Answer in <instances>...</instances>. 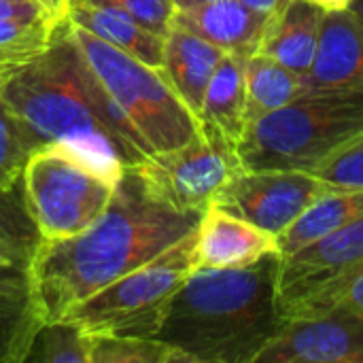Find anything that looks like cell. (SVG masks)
<instances>
[{"mask_svg":"<svg viewBox=\"0 0 363 363\" xmlns=\"http://www.w3.org/2000/svg\"><path fill=\"white\" fill-rule=\"evenodd\" d=\"M68 28L87 68L147 157L172 151L200 132L198 117L177 96L162 68L143 64L70 21Z\"/></svg>","mask_w":363,"mask_h":363,"instance_id":"5b68a950","label":"cell"},{"mask_svg":"<svg viewBox=\"0 0 363 363\" xmlns=\"http://www.w3.org/2000/svg\"><path fill=\"white\" fill-rule=\"evenodd\" d=\"M338 308H347V311L363 317V272L349 285V289L342 296Z\"/></svg>","mask_w":363,"mask_h":363,"instance_id":"f546056e","label":"cell"},{"mask_svg":"<svg viewBox=\"0 0 363 363\" xmlns=\"http://www.w3.org/2000/svg\"><path fill=\"white\" fill-rule=\"evenodd\" d=\"M223 55V49L177 23H172L164 38L162 70L177 96L196 117H200L208 83Z\"/></svg>","mask_w":363,"mask_h":363,"instance_id":"2e32d148","label":"cell"},{"mask_svg":"<svg viewBox=\"0 0 363 363\" xmlns=\"http://www.w3.org/2000/svg\"><path fill=\"white\" fill-rule=\"evenodd\" d=\"M363 219V189H330L319 196L281 236V253L289 255L319 238Z\"/></svg>","mask_w":363,"mask_h":363,"instance_id":"d6986e66","label":"cell"},{"mask_svg":"<svg viewBox=\"0 0 363 363\" xmlns=\"http://www.w3.org/2000/svg\"><path fill=\"white\" fill-rule=\"evenodd\" d=\"M194 238L196 232L70 306L62 319L77 323L89 336L155 338L174 294L196 270Z\"/></svg>","mask_w":363,"mask_h":363,"instance_id":"8992f818","label":"cell"},{"mask_svg":"<svg viewBox=\"0 0 363 363\" xmlns=\"http://www.w3.org/2000/svg\"><path fill=\"white\" fill-rule=\"evenodd\" d=\"M274 255H283L277 234L217 204L202 213L194 238L196 270L249 268Z\"/></svg>","mask_w":363,"mask_h":363,"instance_id":"7c38bea8","label":"cell"},{"mask_svg":"<svg viewBox=\"0 0 363 363\" xmlns=\"http://www.w3.org/2000/svg\"><path fill=\"white\" fill-rule=\"evenodd\" d=\"M32 4H36L49 19L62 23L68 19V11H70V0H28Z\"/></svg>","mask_w":363,"mask_h":363,"instance_id":"4dcf8cb0","label":"cell"},{"mask_svg":"<svg viewBox=\"0 0 363 363\" xmlns=\"http://www.w3.org/2000/svg\"><path fill=\"white\" fill-rule=\"evenodd\" d=\"M172 2H174V6H177V11H179V9H185V6L194 4L196 0H172Z\"/></svg>","mask_w":363,"mask_h":363,"instance_id":"e575fe53","label":"cell"},{"mask_svg":"<svg viewBox=\"0 0 363 363\" xmlns=\"http://www.w3.org/2000/svg\"><path fill=\"white\" fill-rule=\"evenodd\" d=\"M363 272V219L304 249L283 255L277 298L285 321L338 308L349 285Z\"/></svg>","mask_w":363,"mask_h":363,"instance_id":"ba28073f","label":"cell"},{"mask_svg":"<svg viewBox=\"0 0 363 363\" xmlns=\"http://www.w3.org/2000/svg\"><path fill=\"white\" fill-rule=\"evenodd\" d=\"M28 211L43 240L85 232L111 204L119 181L64 143L32 151L21 172Z\"/></svg>","mask_w":363,"mask_h":363,"instance_id":"52a82bcc","label":"cell"},{"mask_svg":"<svg viewBox=\"0 0 363 363\" xmlns=\"http://www.w3.org/2000/svg\"><path fill=\"white\" fill-rule=\"evenodd\" d=\"M255 363H363V317L334 308L289 319Z\"/></svg>","mask_w":363,"mask_h":363,"instance_id":"8fae6325","label":"cell"},{"mask_svg":"<svg viewBox=\"0 0 363 363\" xmlns=\"http://www.w3.org/2000/svg\"><path fill=\"white\" fill-rule=\"evenodd\" d=\"M349 11H351V13H353V15H355V17H357V19L363 23V0H355V2L349 6Z\"/></svg>","mask_w":363,"mask_h":363,"instance_id":"836d02e7","label":"cell"},{"mask_svg":"<svg viewBox=\"0 0 363 363\" xmlns=\"http://www.w3.org/2000/svg\"><path fill=\"white\" fill-rule=\"evenodd\" d=\"M0 96L38 147L64 143L119 181L125 166L147 155L87 68L68 19L53 43L26 68L0 83Z\"/></svg>","mask_w":363,"mask_h":363,"instance_id":"7a4b0ae2","label":"cell"},{"mask_svg":"<svg viewBox=\"0 0 363 363\" xmlns=\"http://www.w3.org/2000/svg\"><path fill=\"white\" fill-rule=\"evenodd\" d=\"M36 145L0 96V187H13L21 181L23 166Z\"/></svg>","mask_w":363,"mask_h":363,"instance_id":"484cf974","label":"cell"},{"mask_svg":"<svg viewBox=\"0 0 363 363\" xmlns=\"http://www.w3.org/2000/svg\"><path fill=\"white\" fill-rule=\"evenodd\" d=\"M245 89L249 123L300 98L306 91V79L264 53H253L245 60Z\"/></svg>","mask_w":363,"mask_h":363,"instance_id":"ffe728a7","label":"cell"},{"mask_svg":"<svg viewBox=\"0 0 363 363\" xmlns=\"http://www.w3.org/2000/svg\"><path fill=\"white\" fill-rule=\"evenodd\" d=\"M89 363H187V359L155 338L91 336Z\"/></svg>","mask_w":363,"mask_h":363,"instance_id":"cb8c5ba5","label":"cell"},{"mask_svg":"<svg viewBox=\"0 0 363 363\" xmlns=\"http://www.w3.org/2000/svg\"><path fill=\"white\" fill-rule=\"evenodd\" d=\"M308 89H363V23L347 11H328Z\"/></svg>","mask_w":363,"mask_h":363,"instance_id":"5bb4252c","label":"cell"},{"mask_svg":"<svg viewBox=\"0 0 363 363\" xmlns=\"http://www.w3.org/2000/svg\"><path fill=\"white\" fill-rule=\"evenodd\" d=\"M91 336L68 319L45 321L30 345L26 363H89Z\"/></svg>","mask_w":363,"mask_h":363,"instance_id":"603a6c76","label":"cell"},{"mask_svg":"<svg viewBox=\"0 0 363 363\" xmlns=\"http://www.w3.org/2000/svg\"><path fill=\"white\" fill-rule=\"evenodd\" d=\"M325 191L330 189L306 170H242L213 204L281 236Z\"/></svg>","mask_w":363,"mask_h":363,"instance_id":"30bf717a","label":"cell"},{"mask_svg":"<svg viewBox=\"0 0 363 363\" xmlns=\"http://www.w3.org/2000/svg\"><path fill=\"white\" fill-rule=\"evenodd\" d=\"M57 26L45 15L0 19V83L34 62L53 43Z\"/></svg>","mask_w":363,"mask_h":363,"instance_id":"44dd1931","label":"cell"},{"mask_svg":"<svg viewBox=\"0 0 363 363\" xmlns=\"http://www.w3.org/2000/svg\"><path fill=\"white\" fill-rule=\"evenodd\" d=\"M70 2H72V0H70Z\"/></svg>","mask_w":363,"mask_h":363,"instance_id":"d590c367","label":"cell"},{"mask_svg":"<svg viewBox=\"0 0 363 363\" xmlns=\"http://www.w3.org/2000/svg\"><path fill=\"white\" fill-rule=\"evenodd\" d=\"M198 213L160 200L136 166H125L106 211L81 234L40 240L30 264V294L43 321L94 296L196 232Z\"/></svg>","mask_w":363,"mask_h":363,"instance_id":"6da1fadb","label":"cell"},{"mask_svg":"<svg viewBox=\"0 0 363 363\" xmlns=\"http://www.w3.org/2000/svg\"><path fill=\"white\" fill-rule=\"evenodd\" d=\"M242 2H247L251 9H255V11H259V13H264V15H268V17H272V15H277L289 0H242Z\"/></svg>","mask_w":363,"mask_h":363,"instance_id":"1f68e13d","label":"cell"},{"mask_svg":"<svg viewBox=\"0 0 363 363\" xmlns=\"http://www.w3.org/2000/svg\"><path fill=\"white\" fill-rule=\"evenodd\" d=\"M245 60L225 53L208 83L200 125L219 132L225 140L238 147L247 130V89H245Z\"/></svg>","mask_w":363,"mask_h":363,"instance_id":"ac0fdd59","label":"cell"},{"mask_svg":"<svg viewBox=\"0 0 363 363\" xmlns=\"http://www.w3.org/2000/svg\"><path fill=\"white\" fill-rule=\"evenodd\" d=\"M68 21L91 32L119 51L140 60L143 64L162 68L164 62V36L140 26L132 15L117 6L91 4L83 0L70 2Z\"/></svg>","mask_w":363,"mask_h":363,"instance_id":"e0dca14e","label":"cell"},{"mask_svg":"<svg viewBox=\"0 0 363 363\" xmlns=\"http://www.w3.org/2000/svg\"><path fill=\"white\" fill-rule=\"evenodd\" d=\"M0 289L30 291V270L0 262Z\"/></svg>","mask_w":363,"mask_h":363,"instance_id":"83f0119b","label":"cell"},{"mask_svg":"<svg viewBox=\"0 0 363 363\" xmlns=\"http://www.w3.org/2000/svg\"><path fill=\"white\" fill-rule=\"evenodd\" d=\"M40 15L45 13L28 0H0V19H26V17H40Z\"/></svg>","mask_w":363,"mask_h":363,"instance_id":"f1b7e54d","label":"cell"},{"mask_svg":"<svg viewBox=\"0 0 363 363\" xmlns=\"http://www.w3.org/2000/svg\"><path fill=\"white\" fill-rule=\"evenodd\" d=\"M283 255L249 268H198L174 294L155 340L187 363H255L279 336L277 279Z\"/></svg>","mask_w":363,"mask_h":363,"instance_id":"3957f363","label":"cell"},{"mask_svg":"<svg viewBox=\"0 0 363 363\" xmlns=\"http://www.w3.org/2000/svg\"><path fill=\"white\" fill-rule=\"evenodd\" d=\"M328 189H363V134L336 147L311 170Z\"/></svg>","mask_w":363,"mask_h":363,"instance_id":"d4e9b609","label":"cell"},{"mask_svg":"<svg viewBox=\"0 0 363 363\" xmlns=\"http://www.w3.org/2000/svg\"><path fill=\"white\" fill-rule=\"evenodd\" d=\"M83 2L117 6V9L125 11L128 15H132L140 26H145L147 30H151L164 38L170 32L172 19L177 13V6L172 0H83Z\"/></svg>","mask_w":363,"mask_h":363,"instance_id":"4316f807","label":"cell"},{"mask_svg":"<svg viewBox=\"0 0 363 363\" xmlns=\"http://www.w3.org/2000/svg\"><path fill=\"white\" fill-rule=\"evenodd\" d=\"M147 187L166 204L183 213L202 215L221 189L242 172L236 147L219 132L200 125L185 145L155 153L136 164Z\"/></svg>","mask_w":363,"mask_h":363,"instance_id":"9c48e42d","label":"cell"},{"mask_svg":"<svg viewBox=\"0 0 363 363\" xmlns=\"http://www.w3.org/2000/svg\"><path fill=\"white\" fill-rule=\"evenodd\" d=\"M325 13L313 0H289L268 19L257 53L306 77L319 49Z\"/></svg>","mask_w":363,"mask_h":363,"instance_id":"9a60e30c","label":"cell"},{"mask_svg":"<svg viewBox=\"0 0 363 363\" xmlns=\"http://www.w3.org/2000/svg\"><path fill=\"white\" fill-rule=\"evenodd\" d=\"M268 19V15L242 0H196L179 9L172 23L202 36L225 53L249 57L257 53Z\"/></svg>","mask_w":363,"mask_h":363,"instance_id":"4fadbf2b","label":"cell"},{"mask_svg":"<svg viewBox=\"0 0 363 363\" xmlns=\"http://www.w3.org/2000/svg\"><path fill=\"white\" fill-rule=\"evenodd\" d=\"M43 323L30 291L0 289V363H26Z\"/></svg>","mask_w":363,"mask_h":363,"instance_id":"7402d4cb","label":"cell"},{"mask_svg":"<svg viewBox=\"0 0 363 363\" xmlns=\"http://www.w3.org/2000/svg\"><path fill=\"white\" fill-rule=\"evenodd\" d=\"M313 2L325 11H347L355 0H313Z\"/></svg>","mask_w":363,"mask_h":363,"instance_id":"d6a6232c","label":"cell"},{"mask_svg":"<svg viewBox=\"0 0 363 363\" xmlns=\"http://www.w3.org/2000/svg\"><path fill=\"white\" fill-rule=\"evenodd\" d=\"M363 134V89H308L257 117L236 147L245 170H311L342 143Z\"/></svg>","mask_w":363,"mask_h":363,"instance_id":"277c9868","label":"cell"}]
</instances>
